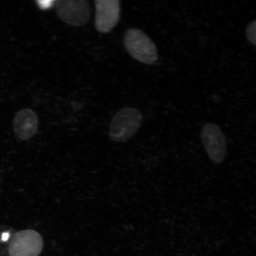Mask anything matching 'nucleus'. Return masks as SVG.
I'll return each instance as SVG.
<instances>
[{"label":"nucleus","instance_id":"4","mask_svg":"<svg viewBox=\"0 0 256 256\" xmlns=\"http://www.w3.org/2000/svg\"><path fill=\"white\" fill-rule=\"evenodd\" d=\"M200 138L204 148L211 161L220 164L225 160L226 152V137L216 124L206 123L200 131Z\"/></svg>","mask_w":256,"mask_h":256},{"label":"nucleus","instance_id":"3","mask_svg":"<svg viewBox=\"0 0 256 256\" xmlns=\"http://www.w3.org/2000/svg\"><path fill=\"white\" fill-rule=\"evenodd\" d=\"M55 6L60 20L72 26H83L90 18V6L86 0H58Z\"/></svg>","mask_w":256,"mask_h":256},{"label":"nucleus","instance_id":"1","mask_svg":"<svg viewBox=\"0 0 256 256\" xmlns=\"http://www.w3.org/2000/svg\"><path fill=\"white\" fill-rule=\"evenodd\" d=\"M143 116L136 108H124L118 110L110 122L108 136L114 142H126L138 132L142 126Z\"/></svg>","mask_w":256,"mask_h":256},{"label":"nucleus","instance_id":"6","mask_svg":"<svg viewBox=\"0 0 256 256\" xmlns=\"http://www.w3.org/2000/svg\"><path fill=\"white\" fill-rule=\"evenodd\" d=\"M95 26L99 33L108 34L119 23L120 2L119 0H96Z\"/></svg>","mask_w":256,"mask_h":256},{"label":"nucleus","instance_id":"7","mask_svg":"<svg viewBox=\"0 0 256 256\" xmlns=\"http://www.w3.org/2000/svg\"><path fill=\"white\" fill-rule=\"evenodd\" d=\"M12 124L16 136L22 140H28L36 135L39 120L34 110L24 108L16 114Z\"/></svg>","mask_w":256,"mask_h":256},{"label":"nucleus","instance_id":"8","mask_svg":"<svg viewBox=\"0 0 256 256\" xmlns=\"http://www.w3.org/2000/svg\"><path fill=\"white\" fill-rule=\"evenodd\" d=\"M246 38L250 43L256 46V20L250 23L246 30Z\"/></svg>","mask_w":256,"mask_h":256},{"label":"nucleus","instance_id":"9","mask_svg":"<svg viewBox=\"0 0 256 256\" xmlns=\"http://www.w3.org/2000/svg\"><path fill=\"white\" fill-rule=\"evenodd\" d=\"M9 238V234L8 233H5L2 236V240L3 241H6Z\"/></svg>","mask_w":256,"mask_h":256},{"label":"nucleus","instance_id":"5","mask_svg":"<svg viewBox=\"0 0 256 256\" xmlns=\"http://www.w3.org/2000/svg\"><path fill=\"white\" fill-rule=\"evenodd\" d=\"M44 246L40 233L32 230H22L15 234L9 245L10 256H39Z\"/></svg>","mask_w":256,"mask_h":256},{"label":"nucleus","instance_id":"2","mask_svg":"<svg viewBox=\"0 0 256 256\" xmlns=\"http://www.w3.org/2000/svg\"><path fill=\"white\" fill-rule=\"evenodd\" d=\"M124 44L133 58L148 65L158 60V48L145 32L139 28H130L124 34Z\"/></svg>","mask_w":256,"mask_h":256}]
</instances>
